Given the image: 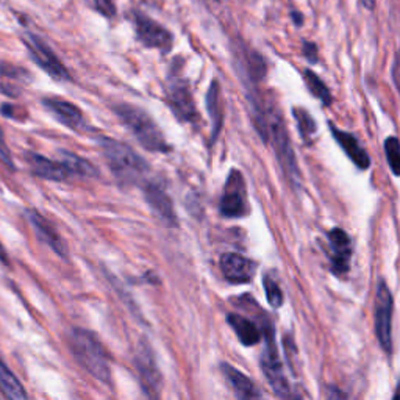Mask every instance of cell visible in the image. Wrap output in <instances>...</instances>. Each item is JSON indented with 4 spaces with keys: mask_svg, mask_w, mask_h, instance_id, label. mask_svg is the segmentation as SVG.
I'll use <instances>...</instances> for the list:
<instances>
[{
    "mask_svg": "<svg viewBox=\"0 0 400 400\" xmlns=\"http://www.w3.org/2000/svg\"><path fill=\"white\" fill-rule=\"evenodd\" d=\"M99 147L110 166L113 176L123 185L141 183L149 172V164L144 162L140 154L128 147L127 144L116 141L113 138L100 136Z\"/></svg>",
    "mask_w": 400,
    "mask_h": 400,
    "instance_id": "1",
    "label": "cell"
},
{
    "mask_svg": "<svg viewBox=\"0 0 400 400\" xmlns=\"http://www.w3.org/2000/svg\"><path fill=\"white\" fill-rule=\"evenodd\" d=\"M69 347L77 363L102 383L111 380L110 361L104 346L94 333L74 329L69 333Z\"/></svg>",
    "mask_w": 400,
    "mask_h": 400,
    "instance_id": "2",
    "label": "cell"
},
{
    "mask_svg": "<svg viewBox=\"0 0 400 400\" xmlns=\"http://www.w3.org/2000/svg\"><path fill=\"white\" fill-rule=\"evenodd\" d=\"M114 111L118 114L121 122L130 130V133L136 138V141L145 150L159 152V154L169 150V144H167L162 130H159L155 121L144 110H141V108L128 104H121L114 108Z\"/></svg>",
    "mask_w": 400,
    "mask_h": 400,
    "instance_id": "3",
    "label": "cell"
},
{
    "mask_svg": "<svg viewBox=\"0 0 400 400\" xmlns=\"http://www.w3.org/2000/svg\"><path fill=\"white\" fill-rule=\"evenodd\" d=\"M266 118H267V132L274 145L275 157H277L283 172H285L286 178L289 180V183L294 188H299L301 185L299 164H297L293 144H291V138L288 135L283 116L280 114L277 108H271V110L266 111Z\"/></svg>",
    "mask_w": 400,
    "mask_h": 400,
    "instance_id": "4",
    "label": "cell"
},
{
    "mask_svg": "<svg viewBox=\"0 0 400 400\" xmlns=\"http://www.w3.org/2000/svg\"><path fill=\"white\" fill-rule=\"evenodd\" d=\"M263 338H265V351L263 355H261V369H263L272 391L281 400H302L301 397H297L291 392L289 383L286 380L285 372H283L281 361L279 358L277 346H275L274 330L269 322L263 329Z\"/></svg>",
    "mask_w": 400,
    "mask_h": 400,
    "instance_id": "5",
    "label": "cell"
},
{
    "mask_svg": "<svg viewBox=\"0 0 400 400\" xmlns=\"http://www.w3.org/2000/svg\"><path fill=\"white\" fill-rule=\"evenodd\" d=\"M167 104H169L171 111L174 116L181 122L193 123L198 121V108L193 99L191 88L186 82V78L181 77L178 72L172 71L171 75L167 77V88H166Z\"/></svg>",
    "mask_w": 400,
    "mask_h": 400,
    "instance_id": "6",
    "label": "cell"
},
{
    "mask_svg": "<svg viewBox=\"0 0 400 400\" xmlns=\"http://www.w3.org/2000/svg\"><path fill=\"white\" fill-rule=\"evenodd\" d=\"M135 366L138 377L143 384V391L149 400H159L163 387L162 372H159L154 351L147 341L143 339L135 355Z\"/></svg>",
    "mask_w": 400,
    "mask_h": 400,
    "instance_id": "7",
    "label": "cell"
},
{
    "mask_svg": "<svg viewBox=\"0 0 400 400\" xmlns=\"http://www.w3.org/2000/svg\"><path fill=\"white\" fill-rule=\"evenodd\" d=\"M392 310H394V302H392L391 291L387 283L380 280L375 291L374 321L377 339L387 353L392 352Z\"/></svg>",
    "mask_w": 400,
    "mask_h": 400,
    "instance_id": "8",
    "label": "cell"
},
{
    "mask_svg": "<svg viewBox=\"0 0 400 400\" xmlns=\"http://www.w3.org/2000/svg\"><path fill=\"white\" fill-rule=\"evenodd\" d=\"M221 214L225 217H243L249 213V203H247V188L243 174L234 169L227 177L224 186V193L219 203Z\"/></svg>",
    "mask_w": 400,
    "mask_h": 400,
    "instance_id": "9",
    "label": "cell"
},
{
    "mask_svg": "<svg viewBox=\"0 0 400 400\" xmlns=\"http://www.w3.org/2000/svg\"><path fill=\"white\" fill-rule=\"evenodd\" d=\"M24 44L28 50V54L33 58V61L38 66L46 71L50 77L56 80H69L71 75L68 69L64 68V64L60 61V58L56 56L52 49L49 47L46 41H42L36 35L28 33L24 36Z\"/></svg>",
    "mask_w": 400,
    "mask_h": 400,
    "instance_id": "10",
    "label": "cell"
},
{
    "mask_svg": "<svg viewBox=\"0 0 400 400\" xmlns=\"http://www.w3.org/2000/svg\"><path fill=\"white\" fill-rule=\"evenodd\" d=\"M133 25L138 40L143 42V46L158 49L162 52H167L172 47V33L162 24H158L157 20L150 19L143 13H135Z\"/></svg>",
    "mask_w": 400,
    "mask_h": 400,
    "instance_id": "11",
    "label": "cell"
},
{
    "mask_svg": "<svg viewBox=\"0 0 400 400\" xmlns=\"http://www.w3.org/2000/svg\"><path fill=\"white\" fill-rule=\"evenodd\" d=\"M144 195L150 210L159 221L167 225V227H177L178 219L176 208H174L169 194L166 193V189L162 185L155 183V181H150V183H147L144 188Z\"/></svg>",
    "mask_w": 400,
    "mask_h": 400,
    "instance_id": "12",
    "label": "cell"
},
{
    "mask_svg": "<svg viewBox=\"0 0 400 400\" xmlns=\"http://www.w3.org/2000/svg\"><path fill=\"white\" fill-rule=\"evenodd\" d=\"M327 238H329L330 244L332 271L337 275L347 274L352 258L351 238H349V235L343 229H332Z\"/></svg>",
    "mask_w": 400,
    "mask_h": 400,
    "instance_id": "13",
    "label": "cell"
},
{
    "mask_svg": "<svg viewBox=\"0 0 400 400\" xmlns=\"http://www.w3.org/2000/svg\"><path fill=\"white\" fill-rule=\"evenodd\" d=\"M27 217L35 230V234L38 235L41 241L49 246L56 255H60L61 258H68V247L64 244L60 234H58L56 229L54 227V224L47 221L46 217L38 212H35V210H28Z\"/></svg>",
    "mask_w": 400,
    "mask_h": 400,
    "instance_id": "14",
    "label": "cell"
},
{
    "mask_svg": "<svg viewBox=\"0 0 400 400\" xmlns=\"http://www.w3.org/2000/svg\"><path fill=\"white\" fill-rule=\"evenodd\" d=\"M221 271L231 283H249L257 271V263L239 253H224L221 257Z\"/></svg>",
    "mask_w": 400,
    "mask_h": 400,
    "instance_id": "15",
    "label": "cell"
},
{
    "mask_svg": "<svg viewBox=\"0 0 400 400\" xmlns=\"http://www.w3.org/2000/svg\"><path fill=\"white\" fill-rule=\"evenodd\" d=\"M221 370L225 380L229 382L231 389H234L238 400H266L257 384L246 374H243L241 370L227 365V363H222Z\"/></svg>",
    "mask_w": 400,
    "mask_h": 400,
    "instance_id": "16",
    "label": "cell"
},
{
    "mask_svg": "<svg viewBox=\"0 0 400 400\" xmlns=\"http://www.w3.org/2000/svg\"><path fill=\"white\" fill-rule=\"evenodd\" d=\"M25 163L30 167V171L36 177H41L50 181H63L71 177L69 171L66 169L61 162H54L35 152H27L25 154Z\"/></svg>",
    "mask_w": 400,
    "mask_h": 400,
    "instance_id": "17",
    "label": "cell"
},
{
    "mask_svg": "<svg viewBox=\"0 0 400 400\" xmlns=\"http://www.w3.org/2000/svg\"><path fill=\"white\" fill-rule=\"evenodd\" d=\"M42 105H44L46 110L52 114L58 122H61L63 126H66L72 130L82 128L83 113L80 111L74 104H71V102L55 97H47L42 100Z\"/></svg>",
    "mask_w": 400,
    "mask_h": 400,
    "instance_id": "18",
    "label": "cell"
},
{
    "mask_svg": "<svg viewBox=\"0 0 400 400\" xmlns=\"http://www.w3.org/2000/svg\"><path fill=\"white\" fill-rule=\"evenodd\" d=\"M330 130H332L334 141L339 144V147L344 150V154L352 159V163L363 171L368 169V167L370 166V158L368 155V152L365 150V147H361L360 145L358 140H356L352 133L338 128L334 123H330Z\"/></svg>",
    "mask_w": 400,
    "mask_h": 400,
    "instance_id": "19",
    "label": "cell"
},
{
    "mask_svg": "<svg viewBox=\"0 0 400 400\" xmlns=\"http://www.w3.org/2000/svg\"><path fill=\"white\" fill-rule=\"evenodd\" d=\"M227 321L230 324L231 329L236 333V337L241 341V344L250 347L257 346L261 338H263V333L258 329V325L255 322H252L250 319H247L241 315H236V313H231L229 315Z\"/></svg>",
    "mask_w": 400,
    "mask_h": 400,
    "instance_id": "20",
    "label": "cell"
},
{
    "mask_svg": "<svg viewBox=\"0 0 400 400\" xmlns=\"http://www.w3.org/2000/svg\"><path fill=\"white\" fill-rule=\"evenodd\" d=\"M207 110L210 114V119H212L213 132H212V141H214L217 135L221 132L222 127V97H221V85L217 80H213L212 85H210L208 92H207Z\"/></svg>",
    "mask_w": 400,
    "mask_h": 400,
    "instance_id": "21",
    "label": "cell"
},
{
    "mask_svg": "<svg viewBox=\"0 0 400 400\" xmlns=\"http://www.w3.org/2000/svg\"><path fill=\"white\" fill-rule=\"evenodd\" d=\"M0 392L8 400H28L23 383L2 361H0Z\"/></svg>",
    "mask_w": 400,
    "mask_h": 400,
    "instance_id": "22",
    "label": "cell"
},
{
    "mask_svg": "<svg viewBox=\"0 0 400 400\" xmlns=\"http://www.w3.org/2000/svg\"><path fill=\"white\" fill-rule=\"evenodd\" d=\"M63 159L61 163L66 166L71 176H80V177H94L97 176L96 166H92L88 159L78 157L71 152H61Z\"/></svg>",
    "mask_w": 400,
    "mask_h": 400,
    "instance_id": "23",
    "label": "cell"
},
{
    "mask_svg": "<svg viewBox=\"0 0 400 400\" xmlns=\"http://www.w3.org/2000/svg\"><path fill=\"white\" fill-rule=\"evenodd\" d=\"M303 80H305V85H307V88L310 90V92L315 96L317 100H321V104L329 107L332 105L333 97H332V92L329 90V86H327L321 78H319L315 72L311 69L303 71Z\"/></svg>",
    "mask_w": 400,
    "mask_h": 400,
    "instance_id": "24",
    "label": "cell"
},
{
    "mask_svg": "<svg viewBox=\"0 0 400 400\" xmlns=\"http://www.w3.org/2000/svg\"><path fill=\"white\" fill-rule=\"evenodd\" d=\"M293 116H294L296 126L297 128H299L302 138L305 141H310V138H313V135H315L317 130V126H316L315 119H313V116L302 107H294Z\"/></svg>",
    "mask_w": 400,
    "mask_h": 400,
    "instance_id": "25",
    "label": "cell"
},
{
    "mask_svg": "<svg viewBox=\"0 0 400 400\" xmlns=\"http://www.w3.org/2000/svg\"><path fill=\"white\" fill-rule=\"evenodd\" d=\"M384 155H387V162L392 174L400 177V141L396 136H389L384 140Z\"/></svg>",
    "mask_w": 400,
    "mask_h": 400,
    "instance_id": "26",
    "label": "cell"
},
{
    "mask_svg": "<svg viewBox=\"0 0 400 400\" xmlns=\"http://www.w3.org/2000/svg\"><path fill=\"white\" fill-rule=\"evenodd\" d=\"M263 285H265L267 302L271 303V307H274V308L281 307V305H283V293H281V289L279 286V283L275 281L271 277V275H265Z\"/></svg>",
    "mask_w": 400,
    "mask_h": 400,
    "instance_id": "27",
    "label": "cell"
},
{
    "mask_svg": "<svg viewBox=\"0 0 400 400\" xmlns=\"http://www.w3.org/2000/svg\"><path fill=\"white\" fill-rule=\"evenodd\" d=\"M94 8H96L100 14H104L105 18H113L116 14V6L113 0H92Z\"/></svg>",
    "mask_w": 400,
    "mask_h": 400,
    "instance_id": "28",
    "label": "cell"
},
{
    "mask_svg": "<svg viewBox=\"0 0 400 400\" xmlns=\"http://www.w3.org/2000/svg\"><path fill=\"white\" fill-rule=\"evenodd\" d=\"M0 75H4L6 78H19L20 77H27V72L23 71L20 68L16 66H11V64H0Z\"/></svg>",
    "mask_w": 400,
    "mask_h": 400,
    "instance_id": "29",
    "label": "cell"
},
{
    "mask_svg": "<svg viewBox=\"0 0 400 400\" xmlns=\"http://www.w3.org/2000/svg\"><path fill=\"white\" fill-rule=\"evenodd\" d=\"M0 158L4 159L5 164H8V167H11V169H13V167H14L13 157H11V152L8 149V145H6L2 128H0Z\"/></svg>",
    "mask_w": 400,
    "mask_h": 400,
    "instance_id": "30",
    "label": "cell"
},
{
    "mask_svg": "<svg viewBox=\"0 0 400 400\" xmlns=\"http://www.w3.org/2000/svg\"><path fill=\"white\" fill-rule=\"evenodd\" d=\"M302 52H303V56L307 58V60L311 63V64H315L317 63V47L315 42H308V41H303V47H302Z\"/></svg>",
    "mask_w": 400,
    "mask_h": 400,
    "instance_id": "31",
    "label": "cell"
},
{
    "mask_svg": "<svg viewBox=\"0 0 400 400\" xmlns=\"http://www.w3.org/2000/svg\"><path fill=\"white\" fill-rule=\"evenodd\" d=\"M392 80H394L396 88L399 90V94H400V49L396 55L394 64H392Z\"/></svg>",
    "mask_w": 400,
    "mask_h": 400,
    "instance_id": "32",
    "label": "cell"
},
{
    "mask_svg": "<svg viewBox=\"0 0 400 400\" xmlns=\"http://www.w3.org/2000/svg\"><path fill=\"white\" fill-rule=\"evenodd\" d=\"M327 400H347V396L338 388H329L327 389Z\"/></svg>",
    "mask_w": 400,
    "mask_h": 400,
    "instance_id": "33",
    "label": "cell"
},
{
    "mask_svg": "<svg viewBox=\"0 0 400 400\" xmlns=\"http://www.w3.org/2000/svg\"><path fill=\"white\" fill-rule=\"evenodd\" d=\"M360 2H361V5H363V6H365L366 10H369V11H370V10H374V6H375V0H360Z\"/></svg>",
    "mask_w": 400,
    "mask_h": 400,
    "instance_id": "34",
    "label": "cell"
},
{
    "mask_svg": "<svg viewBox=\"0 0 400 400\" xmlns=\"http://www.w3.org/2000/svg\"><path fill=\"white\" fill-rule=\"evenodd\" d=\"M0 261H2L4 265H8V255H6V252H5L2 244H0Z\"/></svg>",
    "mask_w": 400,
    "mask_h": 400,
    "instance_id": "35",
    "label": "cell"
},
{
    "mask_svg": "<svg viewBox=\"0 0 400 400\" xmlns=\"http://www.w3.org/2000/svg\"><path fill=\"white\" fill-rule=\"evenodd\" d=\"M293 18H294V23L299 25V24H302V14H299V13H293Z\"/></svg>",
    "mask_w": 400,
    "mask_h": 400,
    "instance_id": "36",
    "label": "cell"
},
{
    "mask_svg": "<svg viewBox=\"0 0 400 400\" xmlns=\"http://www.w3.org/2000/svg\"><path fill=\"white\" fill-rule=\"evenodd\" d=\"M392 400H400V389L396 392V396H394V399H392Z\"/></svg>",
    "mask_w": 400,
    "mask_h": 400,
    "instance_id": "37",
    "label": "cell"
}]
</instances>
